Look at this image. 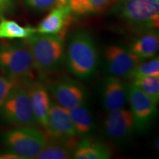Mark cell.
<instances>
[{
	"mask_svg": "<svg viewBox=\"0 0 159 159\" xmlns=\"http://www.w3.org/2000/svg\"><path fill=\"white\" fill-rule=\"evenodd\" d=\"M117 15L133 28L148 31L159 27V0H120Z\"/></svg>",
	"mask_w": 159,
	"mask_h": 159,
	"instance_id": "4",
	"label": "cell"
},
{
	"mask_svg": "<svg viewBox=\"0 0 159 159\" xmlns=\"http://www.w3.org/2000/svg\"><path fill=\"white\" fill-rule=\"evenodd\" d=\"M112 152L108 146L91 139H83L79 142L73 153L75 159H108Z\"/></svg>",
	"mask_w": 159,
	"mask_h": 159,
	"instance_id": "18",
	"label": "cell"
},
{
	"mask_svg": "<svg viewBox=\"0 0 159 159\" xmlns=\"http://www.w3.org/2000/svg\"><path fill=\"white\" fill-rule=\"evenodd\" d=\"M69 71L80 79L87 80L96 73L98 53L92 35L85 30H77L69 37L66 52Z\"/></svg>",
	"mask_w": 159,
	"mask_h": 159,
	"instance_id": "1",
	"label": "cell"
},
{
	"mask_svg": "<svg viewBox=\"0 0 159 159\" xmlns=\"http://www.w3.org/2000/svg\"><path fill=\"white\" fill-rule=\"evenodd\" d=\"M114 0H89L90 14L100 13L105 11Z\"/></svg>",
	"mask_w": 159,
	"mask_h": 159,
	"instance_id": "25",
	"label": "cell"
},
{
	"mask_svg": "<svg viewBox=\"0 0 159 159\" xmlns=\"http://www.w3.org/2000/svg\"><path fill=\"white\" fill-rule=\"evenodd\" d=\"M0 116L5 122L15 126L38 125L27 89L16 85L0 106Z\"/></svg>",
	"mask_w": 159,
	"mask_h": 159,
	"instance_id": "6",
	"label": "cell"
},
{
	"mask_svg": "<svg viewBox=\"0 0 159 159\" xmlns=\"http://www.w3.org/2000/svg\"><path fill=\"white\" fill-rule=\"evenodd\" d=\"M0 158L2 159H18L20 158L17 155H16L13 152H10L8 151V152L7 153H4V154H0Z\"/></svg>",
	"mask_w": 159,
	"mask_h": 159,
	"instance_id": "27",
	"label": "cell"
},
{
	"mask_svg": "<svg viewBox=\"0 0 159 159\" xmlns=\"http://www.w3.org/2000/svg\"><path fill=\"white\" fill-rule=\"evenodd\" d=\"M105 64L109 75L124 79L132 76L140 59L121 44H109L104 49Z\"/></svg>",
	"mask_w": 159,
	"mask_h": 159,
	"instance_id": "7",
	"label": "cell"
},
{
	"mask_svg": "<svg viewBox=\"0 0 159 159\" xmlns=\"http://www.w3.org/2000/svg\"><path fill=\"white\" fill-rule=\"evenodd\" d=\"M27 90L38 124L44 128L51 104L48 89L41 83L35 82L29 83Z\"/></svg>",
	"mask_w": 159,
	"mask_h": 159,
	"instance_id": "14",
	"label": "cell"
},
{
	"mask_svg": "<svg viewBox=\"0 0 159 159\" xmlns=\"http://www.w3.org/2000/svg\"><path fill=\"white\" fill-rule=\"evenodd\" d=\"M49 91L55 102L67 110L85 102L87 91L84 85L72 79L62 78L53 83Z\"/></svg>",
	"mask_w": 159,
	"mask_h": 159,
	"instance_id": "10",
	"label": "cell"
},
{
	"mask_svg": "<svg viewBox=\"0 0 159 159\" xmlns=\"http://www.w3.org/2000/svg\"><path fill=\"white\" fill-rule=\"evenodd\" d=\"M16 0H0V19L13 9Z\"/></svg>",
	"mask_w": 159,
	"mask_h": 159,
	"instance_id": "26",
	"label": "cell"
},
{
	"mask_svg": "<svg viewBox=\"0 0 159 159\" xmlns=\"http://www.w3.org/2000/svg\"><path fill=\"white\" fill-rule=\"evenodd\" d=\"M159 48V36L156 30L144 31L133 41L129 49L141 61L149 60L156 56Z\"/></svg>",
	"mask_w": 159,
	"mask_h": 159,
	"instance_id": "15",
	"label": "cell"
},
{
	"mask_svg": "<svg viewBox=\"0 0 159 159\" xmlns=\"http://www.w3.org/2000/svg\"><path fill=\"white\" fill-rule=\"evenodd\" d=\"M36 33V28L31 26L23 27L11 20L2 19L0 21V39H25Z\"/></svg>",
	"mask_w": 159,
	"mask_h": 159,
	"instance_id": "19",
	"label": "cell"
},
{
	"mask_svg": "<svg viewBox=\"0 0 159 159\" xmlns=\"http://www.w3.org/2000/svg\"><path fill=\"white\" fill-rule=\"evenodd\" d=\"M44 128L48 137L52 139L65 141L78 137L69 110L55 102H51Z\"/></svg>",
	"mask_w": 159,
	"mask_h": 159,
	"instance_id": "9",
	"label": "cell"
},
{
	"mask_svg": "<svg viewBox=\"0 0 159 159\" xmlns=\"http://www.w3.org/2000/svg\"><path fill=\"white\" fill-rule=\"evenodd\" d=\"M148 76H159V58L153 57L146 62L141 61L133 72L131 78L136 79L139 77Z\"/></svg>",
	"mask_w": 159,
	"mask_h": 159,
	"instance_id": "21",
	"label": "cell"
},
{
	"mask_svg": "<svg viewBox=\"0 0 159 159\" xmlns=\"http://www.w3.org/2000/svg\"><path fill=\"white\" fill-rule=\"evenodd\" d=\"M18 85V81L7 76L0 75V106L7 99L11 91Z\"/></svg>",
	"mask_w": 159,
	"mask_h": 159,
	"instance_id": "23",
	"label": "cell"
},
{
	"mask_svg": "<svg viewBox=\"0 0 159 159\" xmlns=\"http://www.w3.org/2000/svg\"><path fill=\"white\" fill-rule=\"evenodd\" d=\"M0 69L6 76L16 81L33 77V60L25 40L0 45Z\"/></svg>",
	"mask_w": 159,
	"mask_h": 159,
	"instance_id": "3",
	"label": "cell"
},
{
	"mask_svg": "<svg viewBox=\"0 0 159 159\" xmlns=\"http://www.w3.org/2000/svg\"><path fill=\"white\" fill-rule=\"evenodd\" d=\"M78 138H88L94 132L95 123L90 109L85 102L69 110Z\"/></svg>",
	"mask_w": 159,
	"mask_h": 159,
	"instance_id": "17",
	"label": "cell"
},
{
	"mask_svg": "<svg viewBox=\"0 0 159 159\" xmlns=\"http://www.w3.org/2000/svg\"><path fill=\"white\" fill-rule=\"evenodd\" d=\"M105 134L116 142L126 141L135 130L134 119L130 110L122 108L109 111L104 122Z\"/></svg>",
	"mask_w": 159,
	"mask_h": 159,
	"instance_id": "11",
	"label": "cell"
},
{
	"mask_svg": "<svg viewBox=\"0 0 159 159\" xmlns=\"http://www.w3.org/2000/svg\"><path fill=\"white\" fill-rule=\"evenodd\" d=\"M73 13L68 5L56 7L43 18L36 28L37 33L44 35H61L65 37L72 20Z\"/></svg>",
	"mask_w": 159,
	"mask_h": 159,
	"instance_id": "13",
	"label": "cell"
},
{
	"mask_svg": "<svg viewBox=\"0 0 159 159\" xmlns=\"http://www.w3.org/2000/svg\"><path fill=\"white\" fill-rule=\"evenodd\" d=\"M128 101L134 119L135 130L144 132L156 118L157 104L133 83L128 85Z\"/></svg>",
	"mask_w": 159,
	"mask_h": 159,
	"instance_id": "8",
	"label": "cell"
},
{
	"mask_svg": "<svg viewBox=\"0 0 159 159\" xmlns=\"http://www.w3.org/2000/svg\"><path fill=\"white\" fill-rule=\"evenodd\" d=\"M65 37L35 33L25 39L30 49L35 70L41 75L56 71L65 56Z\"/></svg>",
	"mask_w": 159,
	"mask_h": 159,
	"instance_id": "2",
	"label": "cell"
},
{
	"mask_svg": "<svg viewBox=\"0 0 159 159\" xmlns=\"http://www.w3.org/2000/svg\"><path fill=\"white\" fill-rule=\"evenodd\" d=\"M2 141L10 152L20 158H37L47 143L43 133L34 127L16 126L2 135Z\"/></svg>",
	"mask_w": 159,
	"mask_h": 159,
	"instance_id": "5",
	"label": "cell"
},
{
	"mask_svg": "<svg viewBox=\"0 0 159 159\" xmlns=\"http://www.w3.org/2000/svg\"><path fill=\"white\" fill-rule=\"evenodd\" d=\"M67 4L73 15L85 16L90 14L89 0H67Z\"/></svg>",
	"mask_w": 159,
	"mask_h": 159,
	"instance_id": "24",
	"label": "cell"
},
{
	"mask_svg": "<svg viewBox=\"0 0 159 159\" xmlns=\"http://www.w3.org/2000/svg\"><path fill=\"white\" fill-rule=\"evenodd\" d=\"M24 2L29 9L39 13L68 5L67 0H24Z\"/></svg>",
	"mask_w": 159,
	"mask_h": 159,
	"instance_id": "22",
	"label": "cell"
},
{
	"mask_svg": "<svg viewBox=\"0 0 159 159\" xmlns=\"http://www.w3.org/2000/svg\"><path fill=\"white\" fill-rule=\"evenodd\" d=\"M133 83L156 102L159 100V76H148L134 79Z\"/></svg>",
	"mask_w": 159,
	"mask_h": 159,
	"instance_id": "20",
	"label": "cell"
},
{
	"mask_svg": "<svg viewBox=\"0 0 159 159\" xmlns=\"http://www.w3.org/2000/svg\"><path fill=\"white\" fill-rule=\"evenodd\" d=\"M128 85L119 77L109 75L102 85L103 107L108 112L124 108L128 102Z\"/></svg>",
	"mask_w": 159,
	"mask_h": 159,
	"instance_id": "12",
	"label": "cell"
},
{
	"mask_svg": "<svg viewBox=\"0 0 159 159\" xmlns=\"http://www.w3.org/2000/svg\"><path fill=\"white\" fill-rule=\"evenodd\" d=\"M79 142L76 138L69 140L50 139L47 141L37 158L39 159H67L73 157V153Z\"/></svg>",
	"mask_w": 159,
	"mask_h": 159,
	"instance_id": "16",
	"label": "cell"
}]
</instances>
